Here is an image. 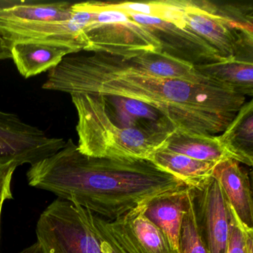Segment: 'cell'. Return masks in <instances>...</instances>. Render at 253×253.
I'll list each match as a JSON object with an SVG mask.
<instances>
[{"label": "cell", "mask_w": 253, "mask_h": 253, "mask_svg": "<svg viewBox=\"0 0 253 253\" xmlns=\"http://www.w3.org/2000/svg\"><path fill=\"white\" fill-rule=\"evenodd\" d=\"M42 88L137 100L158 109L177 130L204 135L223 132L246 100L215 81L198 84L157 78L102 53L66 56L50 71Z\"/></svg>", "instance_id": "cell-1"}, {"label": "cell", "mask_w": 253, "mask_h": 253, "mask_svg": "<svg viewBox=\"0 0 253 253\" xmlns=\"http://www.w3.org/2000/svg\"><path fill=\"white\" fill-rule=\"evenodd\" d=\"M26 176L32 187L109 220L188 186L149 160L84 155L71 138L63 149L31 166Z\"/></svg>", "instance_id": "cell-2"}, {"label": "cell", "mask_w": 253, "mask_h": 253, "mask_svg": "<svg viewBox=\"0 0 253 253\" xmlns=\"http://www.w3.org/2000/svg\"><path fill=\"white\" fill-rule=\"evenodd\" d=\"M92 13L83 2L18 4L0 7V35L8 46L38 43L71 50L85 48L84 30Z\"/></svg>", "instance_id": "cell-3"}, {"label": "cell", "mask_w": 253, "mask_h": 253, "mask_svg": "<svg viewBox=\"0 0 253 253\" xmlns=\"http://www.w3.org/2000/svg\"><path fill=\"white\" fill-rule=\"evenodd\" d=\"M36 233L41 253H126L103 217L61 198L42 211Z\"/></svg>", "instance_id": "cell-4"}, {"label": "cell", "mask_w": 253, "mask_h": 253, "mask_svg": "<svg viewBox=\"0 0 253 253\" xmlns=\"http://www.w3.org/2000/svg\"><path fill=\"white\" fill-rule=\"evenodd\" d=\"M183 20L189 30L223 58L253 61V6L183 0Z\"/></svg>", "instance_id": "cell-5"}, {"label": "cell", "mask_w": 253, "mask_h": 253, "mask_svg": "<svg viewBox=\"0 0 253 253\" xmlns=\"http://www.w3.org/2000/svg\"><path fill=\"white\" fill-rule=\"evenodd\" d=\"M78 116V150L88 156L105 158L150 159L166 147L170 136L119 129L94 108L84 94H73Z\"/></svg>", "instance_id": "cell-6"}, {"label": "cell", "mask_w": 253, "mask_h": 253, "mask_svg": "<svg viewBox=\"0 0 253 253\" xmlns=\"http://www.w3.org/2000/svg\"><path fill=\"white\" fill-rule=\"evenodd\" d=\"M83 5L92 13L84 30L85 51L130 59L150 51H161L158 40L128 14L90 1Z\"/></svg>", "instance_id": "cell-7"}, {"label": "cell", "mask_w": 253, "mask_h": 253, "mask_svg": "<svg viewBox=\"0 0 253 253\" xmlns=\"http://www.w3.org/2000/svg\"><path fill=\"white\" fill-rule=\"evenodd\" d=\"M66 144L64 139L49 137L17 115L0 111V159L14 161L18 167L32 166L54 155Z\"/></svg>", "instance_id": "cell-8"}, {"label": "cell", "mask_w": 253, "mask_h": 253, "mask_svg": "<svg viewBox=\"0 0 253 253\" xmlns=\"http://www.w3.org/2000/svg\"><path fill=\"white\" fill-rule=\"evenodd\" d=\"M190 189L198 231L209 253H226L231 209L221 186L211 177Z\"/></svg>", "instance_id": "cell-9"}, {"label": "cell", "mask_w": 253, "mask_h": 253, "mask_svg": "<svg viewBox=\"0 0 253 253\" xmlns=\"http://www.w3.org/2000/svg\"><path fill=\"white\" fill-rule=\"evenodd\" d=\"M146 28L160 42L161 51L193 66L209 64L225 60L203 38L189 30L156 17L127 14Z\"/></svg>", "instance_id": "cell-10"}, {"label": "cell", "mask_w": 253, "mask_h": 253, "mask_svg": "<svg viewBox=\"0 0 253 253\" xmlns=\"http://www.w3.org/2000/svg\"><path fill=\"white\" fill-rule=\"evenodd\" d=\"M144 205L115 220L103 218L105 226L126 253H177L167 235L146 217Z\"/></svg>", "instance_id": "cell-11"}, {"label": "cell", "mask_w": 253, "mask_h": 253, "mask_svg": "<svg viewBox=\"0 0 253 253\" xmlns=\"http://www.w3.org/2000/svg\"><path fill=\"white\" fill-rule=\"evenodd\" d=\"M212 177L223 189L226 200L243 224L253 229V203L248 174L239 162L226 159L216 164Z\"/></svg>", "instance_id": "cell-12"}, {"label": "cell", "mask_w": 253, "mask_h": 253, "mask_svg": "<svg viewBox=\"0 0 253 253\" xmlns=\"http://www.w3.org/2000/svg\"><path fill=\"white\" fill-rule=\"evenodd\" d=\"M123 60L134 69L157 78L198 84L214 81L197 72L193 65L163 51H150Z\"/></svg>", "instance_id": "cell-13"}, {"label": "cell", "mask_w": 253, "mask_h": 253, "mask_svg": "<svg viewBox=\"0 0 253 253\" xmlns=\"http://www.w3.org/2000/svg\"><path fill=\"white\" fill-rule=\"evenodd\" d=\"M188 188L157 197L145 204L143 208L146 217L167 235L176 250L186 210Z\"/></svg>", "instance_id": "cell-14"}, {"label": "cell", "mask_w": 253, "mask_h": 253, "mask_svg": "<svg viewBox=\"0 0 253 253\" xmlns=\"http://www.w3.org/2000/svg\"><path fill=\"white\" fill-rule=\"evenodd\" d=\"M217 137L232 159L249 167L253 166V100L244 103L232 122Z\"/></svg>", "instance_id": "cell-15"}, {"label": "cell", "mask_w": 253, "mask_h": 253, "mask_svg": "<svg viewBox=\"0 0 253 253\" xmlns=\"http://www.w3.org/2000/svg\"><path fill=\"white\" fill-rule=\"evenodd\" d=\"M11 59L25 78L36 76L57 67L71 50L38 43H17L9 47Z\"/></svg>", "instance_id": "cell-16"}, {"label": "cell", "mask_w": 253, "mask_h": 253, "mask_svg": "<svg viewBox=\"0 0 253 253\" xmlns=\"http://www.w3.org/2000/svg\"><path fill=\"white\" fill-rule=\"evenodd\" d=\"M197 72L236 91L253 97V61L227 58L216 63L194 66Z\"/></svg>", "instance_id": "cell-17"}, {"label": "cell", "mask_w": 253, "mask_h": 253, "mask_svg": "<svg viewBox=\"0 0 253 253\" xmlns=\"http://www.w3.org/2000/svg\"><path fill=\"white\" fill-rule=\"evenodd\" d=\"M149 161L178 177L189 187L200 186L212 177L213 170L218 163L198 161L165 147L155 152Z\"/></svg>", "instance_id": "cell-18"}, {"label": "cell", "mask_w": 253, "mask_h": 253, "mask_svg": "<svg viewBox=\"0 0 253 253\" xmlns=\"http://www.w3.org/2000/svg\"><path fill=\"white\" fill-rule=\"evenodd\" d=\"M166 149L193 159L220 162L232 159L219 143L217 136L193 134L176 130L169 137Z\"/></svg>", "instance_id": "cell-19"}, {"label": "cell", "mask_w": 253, "mask_h": 253, "mask_svg": "<svg viewBox=\"0 0 253 253\" xmlns=\"http://www.w3.org/2000/svg\"><path fill=\"white\" fill-rule=\"evenodd\" d=\"M177 251V253H210L198 231L189 186L187 191L186 210L179 233Z\"/></svg>", "instance_id": "cell-20"}, {"label": "cell", "mask_w": 253, "mask_h": 253, "mask_svg": "<svg viewBox=\"0 0 253 253\" xmlns=\"http://www.w3.org/2000/svg\"><path fill=\"white\" fill-rule=\"evenodd\" d=\"M230 209V230L226 253H253V229L244 226L232 207Z\"/></svg>", "instance_id": "cell-21"}, {"label": "cell", "mask_w": 253, "mask_h": 253, "mask_svg": "<svg viewBox=\"0 0 253 253\" xmlns=\"http://www.w3.org/2000/svg\"><path fill=\"white\" fill-rule=\"evenodd\" d=\"M17 167L14 161L0 159V210L5 201L13 198L11 180Z\"/></svg>", "instance_id": "cell-22"}, {"label": "cell", "mask_w": 253, "mask_h": 253, "mask_svg": "<svg viewBox=\"0 0 253 253\" xmlns=\"http://www.w3.org/2000/svg\"><path fill=\"white\" fill-rule=\"evenodd\" d=\"M11 59V51L5 40L0 35V60Z\"/></svg>", "instance_id": "cell-23"}, {"label": "cell", "mask_w": 253, "mask_h": 253, "mask_svg": "<svg viewBox=\"0 0 253 253\" xmlns=\"http://www.w3.org/2000/svg\"><path fill=\"white\" fill-rule=\"evenodd\" d=\"M18 253H41V250H40L39 245H38V243L36 242L32 244V245H31L30 247L22 250L21 252Z\"/></svg>", "instance_id": "cell-24"}, {"label": "cell", "mask_w": 253, "mask_h": 253, "mask_svg": "<svg viewBox=\"0 0 253 253\" xmlns=\"http://www.w3.org/2000/svg\"><path fill=\"white\" fill-rule=\"evenodd\" d=\"M1 213H2V210H0V221H1Z\"/></svg>", "instance_id": "cell-25"}]
</instances>
